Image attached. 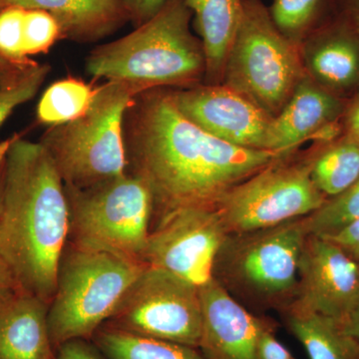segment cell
Here are the masks:
<instances>
[{"label":"cell","mask_w":359,"mask_h":359,"mask_svg":"<svg viewBox=\"0 0 359 359\" xmlns=\"http://www.w3.org/2000/svg\"><path fill=\"white\" fill-rule=\"evenodd\" d=\"M334 243L349 257L359 262V218L328 235L320 236Z\"/></svg>","instance_id":"30"},{"label":"cell","mask_w":359,"mask_h":359,"mask_svg":"<svg viewBox=\"0 0 359 359\" xmlns=\"http://www.w3.org/2000/svg\"><path fill=\"white\" fill-rule=\"evenodd\" d=\"M39 63L37 61H34L30 65H18V63H14L13 61L0 56V90L20 79L23 74H25L27 71L32 69Z\"/></svg>","instance_id":"33"},{"label":"cell","mask_w":359,"mask_h":359,"mask_svg":"<svg viewBox=\"0 0 359 359\" xmlns=\"http://www.w3.org/2000/svg\"><path fill=\"white\" fill-rule=\"evenodd\" d=\"M311 179L325 196L335 198L359 179V145L347 136L311 161Z\"/></svg>","instance_id":"21"},{"label":"cell","mask_w":359,"mask_h":359,"mask_svg":"<svg viewBox=\"0 0 359 359\" xmlns=\"http://www.w3.org/2000/svg\"><path fill=\"white\" fill-rule=\"evenodd\" d=\"M278 161L228 191L216 210L229 235H244L311 216L327 202L311 179V161Z\"/></svg>","instance_id":"8"},{"label":"cell","mask_w":359,"mask_h":359,"mask_svg":"<svg viewBox=\"0 0 359 359\" xmlns=\"http://www.w3.org/2000/svg\"><path fill=\"white\" fill-rule=\"evenodd\" d=\"M359 218V179L346 192L327 200L311 216L304 218L309 235L325 236Z\"/></svg>","instance_id":"25"},{"label":"cell","mask_w":359,"mask_h":359,"mask_svg":"<svg viewBox=\"0 0 359 359\" xmlns=\"http://www.w3.org/2000/svg\"><path fill=\"white\" fill-rule=\"evenodd\" d=\"M123 131L128 173L150 189L154 216L180 208H215L233 187L289 157L207 133L180 112L170 88L135 97Z\"/></svg>","instance_id":"1"},{"label":"cell","mask_w":359,"mask_h":359,"mask_svg":"<svg viewBox=\"0 0 359 359\" xmlns=\"http://www.w3.org/2000/svg\"><path fill=\"white\" fill-rule=\"evenodd\" d=\"M61 39L62 28L55 16L42 9H25V52L27 57L47 53Z\"/></svg>","instance_id":"26"},{"label":"cell","mask_w":359,"mask_h":359,"mask_svg":"<svg viewBox=\"0 0 359 359\" xmlns=\"http://www.w3.org/2000/svg\"><path fill=\"white\" fill-rule=\"evenodd\" d=\"M65 188L70 245L144 264L154 199L141 179L127 173L89 188Z\"/></svg>","instance_id":"6"},{"label":"cell","mask_w":359,"mask_h":359,"mask_svg":"<svg viewBox=\"0 0 359 359\" xmlns=\"http://www.w3.org/2000/svg\"><path fill=\"white\" fill-rule=\"evenodd\" d=\"M346 130V136L359 145V96L347 110Z\"/></svg>","instance_id":"37"},{"label":"cell","mask_w":359,"mask_h":359,"mask_svg":"<svg viewBox=\"0 0 359 359\" xmlns=\"http://www.w3.org/2000/svg\"><path fill=\"white\" fill-rule=\"evenodd\" d=\"M18 294H22L18 289L9 269L0 259V309L6 306Z\"/></svg>","instance_id":"35"},{"label":"cell","mask_w":359,"mask_h":359,"mask_svg":"<svg viewBox=\"0 0 359 359\" xmlns=\"http://www.w3.org/2000/svg\"><path fill=\"white\" fill-rule=\"evenodd\" d=\"M257 359H297L290 349L276 339L275 328L269 321L257 337Z\"/></svg>","instance_id":"29"},{"label":"cell","mask_w":359,"mask_h":359,"mask_svg":"<svg viewBox=\"0 0 359 359\" xmlns=\"http://www.w3.org/2000/svg\"><path fill=\"white\" fill-rule=\"evenodd\" d=\"M9 6L51 13L60 23L63 39L78 42L94 41L122 25L82 0H0V9Z\"/></svg>","instance_id":"19"},{"label":"cell","mask_w":359,"mask_h":359,"mask_svg":"<svg viewBox=\"0 0 359 359\" xmlns=\"http://www.w3.org/2000/svg\"><path fill=\"white\" fill-rule=\"evenodd\" d=\"M287 327L306 349L309 359H359L358 344L339 321L308 313L289 309Z\"/></svg>","instance_id":"20"},{"label":"cell","mask_w":359,"mask_h":359,"mask_svg":"<svg viewBox=\"0 0 359 359\" xmlns=\"http://www.w3.org/2000/svg\"><path fill=\"white\" fill-rule=\"evenodd\" d=\"M52 359H101L91 347L80 339L70 340L58 346Z\"/></svg>","instance_id":"32"},{"label":"cell","mask_w":359,"mask_h":359,"mask_svg":"<svg viewBox=\"0 0 359 359\" xmlns=\"http://www.w3.org/2000/svg\"><path fill=\"white\" fill-rule=\"evenodd\" d=\"M82 1L95 7L98 11L107 14L122 25L130 20L128 9L125 6L124 0H82Z\"/></svg>","instance_id":"34"},{"label":"cell","mask_w":359,"mask_h":359,"mask_svg":"<svg viewBox=\"0 0 359 359\" xmlns=\"http://www.w3.org/2000/svg\"><path fill=\"white\" fill-rule=\"evenodd\" d=\"M49 73L50 66L46 63H39L20 79L0 90V127L16 108L36 96Z\"/></svg>","instance_id":"27"},{"label":"cell","mask_w":359,"mask_h":359,"mask_svg":"<svg viewBox=\"0 0 359 359\" xmlns=\"http://www.w3.org/2000/svg\"><path fill=\"white\" fill-rule=\"evenodd\" d=\"M295 297L290 309L344 323L359 302V262L327 238L309 235L299 262Z\"/></svg>","instance_id":"12"},{"label":"cell","mask_w":359,"mask_h":359,"mask_svg":"<svg viewBox=\"0 0 359 359\" xmlns=\"http://www.w3.org/2000/svg\"><path fill=\"white\" fill-rule=\"evenodd\" d=\"M335 13L341 16L359 35V0H332Z\"/></svg>","instance_id":"36"},{"label":"cell","mask_w":359,"mask_h":359,"mask_svg":"<svg viewBox=\"0 0 359 359\" xmlns=\"http://www.w3.org/2000/svg\"><path fill=\"white\" fill-rule=\"evenodd\" d=\"M140 93L133 85L105 81L96 86L83 115L48 127L40 137L65 186L89 188L128 173L123 125L126 110Z\"/></svg>","instance_id":"4"},{"label":"cell","mask_w":359,"mask_h":359,"mask_svg":"<svg viewBox=\"0 0 359 359\" xmlns=\"http://www.w3.org/2000/svg\"><path fill=\"white\" fill-rule=\"evenodd\" d=\"M191 18L186 0H166L159 13L133 32L90 52L87 74L125 82L142 92L204 83V49L191 32Z\"/></svg>","instance_id":"3"},{"label":"cell","mask_w":359,"mask_h":359,"mask_svg":"<svg viewBox=\"0 0 359 359\" xmlns=\"http://www.w3.org/2000/svg\"><path fill=\"white\" fill-rule=\"evenodd\" d=\"M172 95L180 112L207 133L238 147L269 151L273 117L230 87L203 83L172 89Z\"/></svg>","instance_id":"13"},{"label":"cell","mask_w":359,"mask_h":359,"mask_svg":"<svg viewBox=\"0 0 359 359\" xmlns=\"http://www.w3.org/2000/svg\"><path fill=\"white\" fill-rule=\"evenodd\" d=\"M237 236L240 242L224 245L229 273L236 282L269 301L297 294L299 262L309 236L304 218Z\"/></svg>","instance_id":"11"},{"label":"cell","mask_w":359,"mask_h":359,"mask_svg":"<svg viewBox=\"0 0 359 359\" xmlns=\"http://www.w3.org/2000/svg\"><path fill=\"white\" fill-rule=\"evenodd\" d=\"M146 264L66 245L49 304L53 346L91 337L109 320Z\"/></svg>","instance_id":"5"},{"label":"cell","mask_w":359,"mask_h":359,"mask_svg":"<svg viewBox=\"0 0 359 359\" xmlns=\"http://www.w3.org/2000/svg\"><path fill=\"white\" fill-rule=\"evenodd\" d=\"M332 0H273L269 15L276 28L292 43L301 45L327 20Z\"/></svg>","instance_id":"24"},{"label":"cell","mask_w":359,"mask_h":359,"mask_svg":"<svg viewBox=\"0 0 359 359\" xmlns=\"http://www.w3.org/2000/svg\"><path fill=\"white\" fill-rule=\"evenodd\" d=\"M229 235L216 208H180L151 229L144 264L201 287L211 282Z\"/></svg>","instance_id":"10"},{"label":"cell","mask_w":359,"mask_h":359,"mask_svg":"<svg viewBox=\"0 0 359 359\" xmlns=\"http://www.w3.org/2000/svg\"><path fill=\"white\" fill-rule=\"evenodd\" d=\"M49 304L18 294L0 309V359H52Z\"/></svg>","instance_id":"17"},{"label":"cell","mask_w":359,"mask_h":359,"mask_svg":"<svg viewBox=\"0 0 359 359\" xmlns=\"http://www.w3.org/2000/svg\"><path fill=\"white\" fill-rule=\"evenodd\" d=\"M25 14L21 7L0 9V56L22 65L35 61L25 55Z\"/></svg>","instance_id":"28"},{"label":"cell","mask_w":359,"mask_h":359,"mask_svg":"<svg viewBox=\"0 0 359 359\" xmlns=\"http://www.w3.org/2000/svg\"><path fill=\"white\" fill-rule=\"evenodd\" d=\"M11 137L0 199V259L20 292L50 304L69 233L65 184L39 142Z\"/></svg>","instance_id":"2"},{"label":"cell","mask_w":359,"mask_h":359,"mask_svg":"<svg viewBox=\"0 0 359 359\" xmlns=\"http://www.w3.org/2000/svg\"><path fill=\"white\" fill-rule=\"evenodd\" d=\"M95 92L96 86L80 78L70 76L54 82L37 104V121L48 128L77 119L88 110Z\"/></svg>","instance_id":"23"},{"label":"cell","mask_w":359,"mask_h":359,"mask_svg":"<svg viewBox=\"0 0 359 359\" xmlns=\"http://www.w3.org/2000/svg\"><path fill=\"white\" fill-rule=\"evenodd\" d=\"M109 320L117 330L199 349L200 287L164 269L146 266Z\"/></svg>","instance_id":"9"},{"label":"cell","mask_w":359,"mask_h":359,"mask_svg":"<svg viewBox=\"0 0 359 359\" xmlns=\"http://www.w3.org/2000/svg\"><path fill=\"white\" fill-rule=\"evenodd\" d=\"M97 341L110 359H205L198 348L113 327L101 330Z\"/></svg>","instance_id":"22"},{"label":"cell","mask_w":359,"mask_h":359,"mask_svg":"<svg viewBox=\"0 0 359 359\" xmlns=\"http://www.w3.org/2000/svg\"><path fill=\"white\" fill-rule=\"evenodd\" d=\"M124 2L128 9L130 20L139 26L159 13L166 0H124Z\"/></svg>","instance_id":"31"},{"label":"cell","mask_w":359,"mask_h":359,"mask_svg":"<svg viewBox=\"0 0 359 359\" xmlns=\"http://www.w3.org/2000/svg\"><path fill=\"white\" fill-rule=\"evenodd\" d=\"M11 138L8 137L6 140L0 142V199H1L2 187H4V168H6V159L7 150L11 143Z\"/></svg>","instance_id":"39"},{"label":"cell","mask_w":359,"mask_h":359,"mask_svg":"<svg viewBox=\"0 0 359 359\" xmlns=\"http://www.w3.org/2000/svg\"><path fill=\"white\" fill-rule=\"evenodd\" d=\"M306 76L299 46L271 20L262 0H244L223 83L275 118Z\"/></svg>","instance_id":"7"},{"label":"cell","mask_w":359,"mask_h":359,"mask_svg":"<svg viewBox=\"0 0 359 359\" xmlns=\"http://www.w3.org/2000/svg\"><path fill=\"white\" fill-rule=\"evenodd\" d=\"M205 359H257V342L268 321L252 316L216 280L200 287Z\"/></svg>","instance_id":"15"},{"label":"cell","mask_w":359,"mask_h":359,"mask_svg":"<svg viewBox=\"0 0 359 359\" xmlns=\"http://www.w3.org/2000/svg\"><path fill=\"white\" fill-rule=\"evenodd\" d=\"M342 327L347 334L358 344L359 347V302L346 320L342 323Z\"/></svg>","instance_id":"38"},{"label":"cell","mask_w":359,"mask_h":359,"mask_svg":"<svg viewBox=\"0 0 359 359\" xmlns=\"http://www.w3.org/2000/svg\"><path fill=\"white\" fill-rule=\"evenodd\" d=\"M346 100L316 84L306 74L285 107L271 122L269 150L290 155L304 142L316 139L346 113Z\"/></svg>","instance_id":"16"},{"label":"cell","mask_w":359,"mask_h":359,"mask_svg":"<svg viewBox=\"0 0 359 359\" xmlns=\"http://www.w3.org/2000/svg\"><path fill=\"white\" fill-rule=\"evenodd\" d=\"M244 0H186L196 16L204 49V84L223 83L224 68L237 35Z\"/></svg>","instance_id":"18"},{"label":"cell","mask_w":359,"mask_h":359,"mask_svg":"<svg viewBox=\"0 0 359 359\" xmlns=\"http://www.w3.org/2000/svg\"><path fill=\"white\" fill-rule=\"evenodd\" d=\"M306 74L334 95L359 94V35L335 13L299 45Z\"/></svg>","instance_id":"14"}]
</instances>
